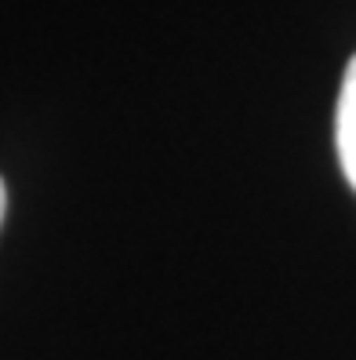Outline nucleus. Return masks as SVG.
I'll return each mask as SVG.
<instances>
[{"label":"nucleus","mask_w":356,"mask_h":360,"mask_svg":"<svg viewBox=\"0 0 356 360\" xmlns=\"http://www.w3.org/2000/svg\"><path fill=\"white\" fill-rule=\"evenodd\" d=\"M334 142H338V164L356 193V55L349 58L342 77L338 110H334Z\"/></svg>","instance_id":"nucleus-1"},{"label":"nucleus","mask_w":356,"mask_h":360,"mask_svg":"<svg viewBox=\"0 0 356 360\" xmlns=\"http://www.w3.org/2000/svg\"><path fill=\"white\" fill-rule=\"evenodd\" d=\"M4 211H8V189H4V179H0V222H4Z\"/></svg>","instance_id":"nucleus-2"}]
</instances>
